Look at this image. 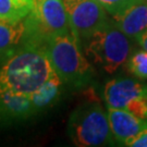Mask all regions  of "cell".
Segmentation results:
<instances>
[{"mask_svg":"<svg viewBox=\"0 0 147 147\" xmlns=\"http://www.w3.org/2000/svg\"><path fill=\"white\" fill-rule=\"evenodd\" d=\"M25 22L0 20V59L7 60L25 46Z\"/></svg>","mask_w":147,"mask_h":147,"instance_id":"obj_10","label":"cell"},{"mask_svg":"<svg viewBox=\"0 0 147 147\" xmlns=\"http://www.w3.org/2000/svg\"><path fill=\"white\" fill-rule=\"evenodd\" d=\"M62 83L63 82L60 79V76L56 74L32 97V100L37 111L50 106L55 100H57Z\"/></svg>","mask_w":147,"mask_h":147,"instance_id":"obj_12","label":"cell"},{"mask_svg":"<svg viewBox=\"0 0 147 147\" xmlns=\"http://www.w3.org/2000/svg\"><path fill=\"white\" fill-rule=\"evenodd\" d=\"M107 115L115 142L121 146H124L126 141L147 126V121L140 119L125 109L108 107Z\"/></svg>","mask_w":147,"mask_h":147,"instance_id":"obj_8","label":"cell"},{"mask_svg":"<svg viewBox=\"0 0 147 147\" xmlns=\"http://www.w3.org/2000/svg\"><path fill=\"white\" fill-rule=\"evenodd\" d=\"M131 48L129 37L112 19L84 40L83 51L92 64L112 74L127 61Z\"/></svg>","mask_w":147,"mask_h":147,"instance_id":"obj_2","label":"cell"},{"mask_svg":"<svg viewBox=\"0 0 147 147\" xmlns=\"http://www.w3.org/2000/svg\"><path fill=\"white\" fill-rule=\"evenodd\" d=\"M127 69L134 76L141 80L147 79V51L140 50L133 53L127 61Z\"/></svg>","mask_w":147,"mask_h":147,"instance_id":"obj_14","label":"cell"},{"mask_svg":"<svg viewBox=\"0 0 147 147\" xmlns=\"http://www.w3.org/2000/svg\"><path fill=\"white\" fill-rule=\"evenodd\" d=\"M104 99L107 107L125 109L147 121V83L130 78L111 80L104 88Z\"/></svg>","mask_w":147,"mask_h":147,"instance_id":"obj_6","label":"cell"},{"mask_svg":"<svg viewBox=\"0 0 147 147\" xmlns=\"http://www.w3.org/2000/svg\"><path fill=\"white\" fill-rule=\"evenodd\" d=\"M46 50L62 82L81 86L92 78V63L83 53L81 42L72 31L53 37L47 42Z\"/></svg>","mask_w":147,"mask_h":147,"instance_id":"obj_3","label":"cell"},{"mask_svg":"<svg viewBox=\"0 0 147 147\" xmlns=\"http://www.w3.org/2000/svg\"><path fill=\"white\" fill-rule=\"evenodd\" d=\"M33 0H0V20L21 21L31 12Z\"/></svg>","mask_w":147,"mask_h":147,"instance_id":"obj_13","label":"cell"},{"mask_svg":"<svg viewBox=\"0 0 147 147\" xmlns=\"http://www.w3.org/2000/svg\"><path fill=\"white\" fill-rule=\"evenodd\" d=\"M71 31L84 42L110 19L97 0H62Z\"/></svg>","mask_w":147,"mask_h":147,"instance_id":"obj_7","label":"cell"},{"mask_svg":"<svg viewBox=\"0 0 147 147\" xmlns=\"http://www.w3.org/2000/svg\"><path fill=\"white\" fill-rule=\"evenodd\" d=\"M68 134L74 145L97 147L115 145L108 115L98 102L79 106L71 113Z\"/></svg>","mask_w":147,"mask_h":147,"instance_id":"obj_4","label":"cell"},{"mask_svg":"<svg viewBox=\"0 0 147 147\" xmlns=\"http://www.w3.org/2000/svg\"><path fill=\"white\" fill-rule=\"evenodd\" d=\"M56 74L46 47L25 44L0 69V93L32 99Z\"/></svg>","mask_w":147,"mask_h":147,"instance_id":"obj_1","label":"cell"},{"mask_svg":"<svg viewBox=\"0 0 147 147\" xmlns=\"http://www.w3.org/2000/svg\"><path fill=\"white\" fill-rule=\"evenodd\" d=\"M112 19L126 36L136 39L147 30V0H137Z\"/></svg>","mask_w":147,"mask_h":147,"instance_id":"obj_9","label":"cell"},{"mask_svg":"<svg viewBox=\"0 0 147 147\" xmlns=\"http://www.w3.org/2000/svg\"><path fill=\"white\" fill-rule=\"evenodd\" d=\"M124 146L131 147H147V126L144 127L142 131L138 132L135 136L126 141Z\"/></svg>","mask_w":147,"mask_h":147,"instance_id":"obj_16","label":"cell"},{"mask_svg":"<svg viewBox=\"0 0 147 147\" xmlns=\"http://www.w3.org/2000/svg\"><path fill=\"white\" fill-rule=\"evenodd\" d=\"M24 22L25 44L46 47L53 37L71 32L62 0H33L31 12Z\"/></svg>","mask_w":147,"mask_h":147,"instance_id":"obj_5","label":"cell"},{"mask_svg":"<svg viewBox=\"0 0 147 147\" xmlns=\"http://www.w3.org/2000/svg\"><path fill=\"white\" fill-rule=\"evenodd\" d=\"M111 16H116L137 0H97Z\"/></svg>","mask_w":147,"mask_h":147,"instance_id":"obj_15","label":"cell"},{"mask_svg":"<svg viewBox=\"0 0 147 147\" xmlns=\"http://www.w3.org/2000/svg\"><path fill=\"white\" fill-rule=\"evenodd\" d=\"M136 40H137V42L140 44V46H141L144 50L147 51V30H145L140 36L137 37Z\"/></svg>","mask_w":147,"mask_h":147,"instance_id":"obj_17","label":"cell"},{"mask_svg":"<svg viewBox=\"0 0 147 147\" xmlns=\"http://www.w3.org/2000/svg\"><path fill=\"white\" fill-rule=\"evenodd\" d=\"M36 108L30 97L10 93H0V119L21 120L36 112Z\"/></svg>","mask_w":147,"mask_h":147,"instance_id":"obj_11","label":"cell"}]
</instances>
